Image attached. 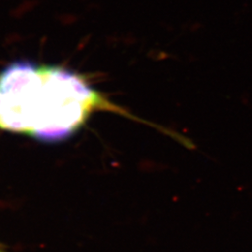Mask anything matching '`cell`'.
I'll list each match as a JSON object with an SVG mask.
<instances>
[{
  "label": "cell",
  "mask_w": 252,
  "mask_h": 252,
  "mask_svg": "<svg viewBox=\"0 0 252 252\" xmlns=\"http://www.w3.org/2000/svg\"><path fill=\"white\" fill-rule=\"evenodd\" d=\"M101 110L130 117L84 77L62 66L15 61L0 72V129L61 141Z\"/></svg>",
  "instance_id": "6da1fadb"
},
{
  "label": "cell",
  "mask_w": 252,
  "mask_h": 252,
  "mask_svg": "<svg viewBox=\"0 0 252 252\" xmlns=\"http://www.w3.org/2000/svg\"><path fill=\"white\" fill-rule=\"evenodd\" d=\"M0 252H6L4 251V249H3V247L0 245Z\"/></svg>",
  "instance_id": "7a4b0ae2"
}]
</instances>
